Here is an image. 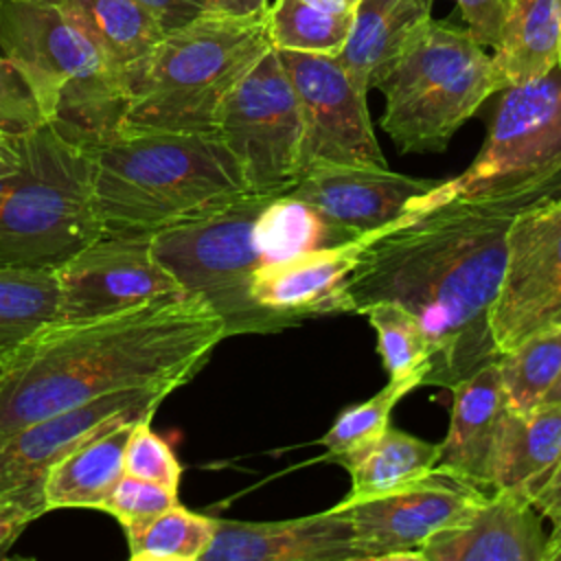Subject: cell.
<instances>
[{"instance_id":"obj_24","label":"cell","mask_w":561,"mask_h":561,"mask_svg":"<svg viewBox=\"0 0 561 561\" xmlns=\"http://www.w3.org/2000/svg\"><path fill=\"white\" fill-rule=\"evenodd\" d=\"M134 423L127 421L92 436L48 469L44 480L46 513L57 508H101L125 473V447Z\"/></svg>"},{"instance_id":"obj_47","label":"cell","mask_w":561,"mask_h":561,"mask_svg":"<svg viewBox=\"0 0 561 561\" xmlns=\"http://www.w3.org/2000/svg\"><path fill=\"white\" fill-rule=\"evenodd\" d=\"M559 18H561V0H559Z\"/></svg>"},{"instance_id":"obj_20","label":"cell","mask_w":561,"mask_h":561,"mask_svg":"<svg viewBox=\"0 0 561 561\" xmlns=\"http://www.w3.org/2000/svg\"><path fill=\"white\" fill-rule=\"evenodd\" d=\"M451 421L438 456V471L451 473L480 489L493 484L495 456L508 412L495 362L449 388Z\"/></svg>"},{"instance_id":"obj_43","label":"cell","mask_w":561,"mask_h":561,"mask_svg":"<svg viewBox=\"0 0 561 561\" xmlns=\"http://www.w3.org/2000/svg\"><path fill=\"white\" fill-rule=\"evenodd\" d=\"M546 561H561V528H552L546 541Z\"/></svg>"},{"instance_id":"obj_1","label":"cell","mask_w":561,"mask_h":561,"mask_svg":"<svg viewBox=\"0 0 561 561\" xmlns=\"http://www.w3.org/2000/svg\"><path fill=\"white\" fill-rule=\"evenodd\" d=\"M561 193V162L482 193L443 180L421 204L370 232L346 283L351 313L375 302L412 311L432 348L423 386L451 388L500 357L491 309L500 294L515 217Z\"/></svg>"},{"instance_id":"obj_31","label":"cell","mask_w":561,"mask_h":561,"mask_svg":"<svg viewBox=\"0 0 561 561\" xmlns=\"http://www.w3.org/2000/svg\"><path fill=\"white\" fill-rule=\"evenodd\" d=\"M362 316L377 333L388 379H419L423 386L432 368V348L419 318L399 302H375Z\"/></svg>"},{"instance_id":"obj_29","label":"cell","mask_w":561,"mask_h":561,"mask_svg":"<svg viewBox=\"0 0 561 561\" xmlns=\"http://www.w3.org/2000/svg\"><path fill=\"white\" fill-rule=\"evenodd\" d=\"M348 11H327L307 0H274L265 22L270 44L276 50H296L335 57L353 26Z\"/></svg>"},{"instance_id":"obj_9","label":"cell","mask_w":561,"mask_h":561,"mask_svg":"<svg viewBox=\"0 0 561 561\" xmlns=\"http://www.w3.org/2000/svg\"><path fill=\"white\" fill-rule=\"evenodd\" d=\"M217 134L250 191L285 193L300 175L302 123L291 79L272 46L226 96Z\"/></svg>"},{"instance_id":"obj_41","label":"cell","mask_w":561,"mask_h":561,"mask_svg":"<svg viewBox=\"0 0 561 561\" xmlns=\"http://www.w3.org/2000/svg\"><path fill=\"white\" fill-rule=\"evenodd\" d=\"M20 164V151L15 145V136L0 131V178L15 171Z\"/></svg>"},{"instance_id":"obj_2","label":"cell","mask_w":561,"mask_h":561,"mask_svg":"<svg viewBox=\"0 0 561 561\" xmlns=\"http://www.w3.org/2000/svg\"><path fill=\"white\" fill-rule=\"evenodd\" d=\"M224 337V320L188 291L112 316L55 320L2 353L0 434L118 390L173 392Z\"/></svg>"},{"instance_id":"obj_38","label":"cell","mask_w":561,"mask_h":561,"mask_svg":"<svg viewBox=\"0 0 561 561\" xmlns=\"http://www.w3.org/2000/svg\"><path fill=\"white\" fill-rule=\"evenodd\" d=\"M541 517L552 522V528H561V462L548 476V480L530 497Z\"/></svg>"},{"instance_id":"obj_45","label":"cell","mask_w":561,"mask_h":561,"mask_svg":"<svg viewBox=\"0 0 561 561\" xmlns=\"http://www.w3.org/2000/svg\"><path fill=\"white\" fill-rule=\"evenodd\" d=\"M24 2H48V4H59V0H24Z\"/></svg>"},{"instance_id":"obj_11","label":"cell","mask_w":561,"mask_h":561,"mask_svg":"<svg viewBox=\"0 0 561 561\" xmlns=\"http://www.w3.org/2000/svg\"><path fill=\"white\" fill-rule=\"evenodd\" d=\"M489 324L497 353L561 329V193L515 217Z\"/></svg>"},{"instance_id":"obj_32","label":"cell","mask_w":561,"mask_h":561,"mask_svg":"<svg viewBox=\"0 0 561 561\" xmlns=\"http://www.w3.org/2000/svg\"><path fill=\"white\" fill-rule=\"evenodd\" d=\"M419 386V379H388V383L377 394L342 410L329 432L320 438L327 449L324 458L344 465L348 458L375 443L390 425V414L394 405Z\"/></svg>"},{"instance_id":"obj_3","label":"cell","mask_w":561,"mask_h":561,"mask_svg":"<svg viewBox=\"0 0 561 561\" xmlns=\"http://www.w3.org/2000/svg\"><path fill=\"white\" fill-rule=\"evenodd\" d=\"M92 193L101 234L153 237L250 186L217 131H142L92 145Z\"/></svg>"},{"instance_id":"obj_37","label":"cell","mask_w":561,"mask_h":561,"mask_svg":"<svg viewBox=\"0 0 561 561\" xmlns=\"http://www.w3.org/2000/svg\"><path fill=\"white\" fill-rule=\"evenodd\" d=\"M145 4L164 26V31L178 28L208 11L204 0H138Z\"/></svg>"},{"instance_id":"obj_18","label":"cell","mask_w":561,"mask_h":561,"mask_svg":"<svg viewBox=\"0 0 561 561\" xmlns=\"http://www.w3.org/2000/svg\"><path fill=\"white\" fill-rule=\"evenodd\" d=\"M368 237L370 232H362L344 243L265 265L252 285L254 302L280 329L316 316L351 313L346 283Z\"/></svg>"},{"instance_id":"obj_28","label":"cell","mask_w":561,"mask_h":561,"mask_svg":"<svg viewBox=\"0 0 561 561\" xmlns=\"http://www.w3.org/2000/svg\"><path fill=\"white\" fill-rule=\"evenodd\" d=\"M123 530L134 561H202L215 535V517L173 504Z\"/></svg>"},{"instance_id":"obj_10","label":"cell","mask_w":561,"mask_h":561,"mask_svg":"<svg viewBox=\"0 0 561 561\" xmlns=\"http://www.w3.org/2000/svg\"><path fill=\"white\" fill-rule=\"evenodd\" d=\"M169 394L164 388L118 390L0 434V497L35 522L46 513L44 480L57 460L105 430L153 416Z\"/></svg>"},{"instance_id":"obj_22","label":"cell","mask_w":561,"mask_h":561,"mask_svg":"<svg viewBox=\"0 0 561 561\" xmlns=\"http://www.w3.org/2000/svg\"><path fill=\"white\" fill-rule=\"evenodd\" d=\"M59 7L99 46L129 96L138 70L167 33L160 20L138 0H59Z\"/></svg>"},{"instance_id":"obj_26","label":"cell","mask_w":561,"mask_h":561,"mask_svg":"<svg viewBox=\"0 0 561 561\" xmlns=\"http://www.w3.org/2000/svg\"><path fill=\"white\" fill-rule=\"evenodd\" d=\"M440 447L394 425L348 458L342 467L351 473V491L342 504L373 500L430 476L438 465Z\"/></svg>"},{"instance_id":"obj_34","label":"cell","mask_w":561,"mask_h":561,"mask_svg":"<svg viewBox=\"0 0 561 561\" xmlns=\"http://www.w3.org/2000/svg\"><path fill=\"white\" fill-rule=\"evenodd\" d=\"M178 504V491L158 482L123 473L99 511L110 513L121 526L149 519Z\"/></svg>"},{"instance_id":"obj_27","label":"cell","mask_w":561,"mask_h":561,"mask_svg":"<svg viewBox=\"0 0 561 561\" xmlns=\"http://www.w3.org/2000/svg\"><path fill=\"white\" fill-rule=\"evenodd\" d=\"M57 267L0 265V353L57 320Z\"/></svg>"},{"instance_id":"obj_36","label":"cell","mask_w":561,"mask_h":561,"mask_svg":"<svg viewBox=\"0 0 561 561\" xmlns=\"http://www.w3.org/2000/svg\"><path fill=\"white\" fill-rule=\"evenodd\" d=\"M467 22L469 33L489 48H495L504 28L511 0H454Z\"/></svg>"},{"instance_id":"obj_8","label":"cell","mask_w":561,"mask_h":561,"mask_svg":"<svg viewBox=\"0 0 561 561\" xmlns=\"http://www.w3.org/2000/svg\"><path fill=\"white\" fill-rule=\"evenodd\" d=\"M274 193H245L234 202L151 237L156 256L226 327V337L278 333L280 324L252 298L256 274L272 265L259 215Z\"/></svg>"},{"instance_id":"obj_13","label":"cell","mask_w":561,"mask_h":561,"mask_svg":"<svg viewBox=\"0 0 561 561\" xmlns=\"http://www.w3.org/2000/svg\"><path fill=\"white\" fill-rule=\"evenodd\" d=\"M57 283L59 322L112 316L186 291L147 234H101L57 267Z\"/></svg>"},{"instance_id":"obj_42","label":"cell","mask_w":561,"mask_h":561,"mask_svg":"<svg viewBox=\"0 0 561 561\" xmlns=\"http://www.w3.org/2000/svg\"><path fill=\"white\" fill-rule=\"evenodd\" d=\"M320 9H327V11H348V13H355L359 0H307Z\"/></svg>"},{"instance_id":"obj_17","label":"cell","mask_w":561,"mask_h":561,"mask_svg":"<svg viewBox=\"0 0 561 561\" xmlns=\"http://www.w3.org/2000/svg\"><path fill=\"white\" fill-rule=\"evenodd\" d=\"M202 561H368L348 515L340 506L283 519H215Z\"/></svg>"},{"instance_id":"obj_14","label":"cell","mask_w":561,"mask_h":561,"mask_svg":"<svg viewBox=\"0 0 561 561\" xmlns=\"http://www.w3.org/2000/svg\"><path fill=\"white\" fill-rule=\"evenodd\" d=\"M561 162V66L504 88L486 142L460 175L456 193H482Z\"/></svg>"},{"instance_id":"obj_15","label":"cell","mask_w":561,"mask_h":561,"mask_svg":"<svg viewBox=\"0 0 561 561\" xmlns=\"http://www.w3.org/2000/svg\"><path fill=\"white\" fill-rule=\"evenodd\" d=\"M484 497L480 486L434 469L399 491L335 506L348 515L368 561H397L419 559L430 537L460 526Z\"/></svg>"},{"instance_id":"obj_25","label":"cell","mask_w":561,"mask_h":561,"mask_svg":"<svg viewBox=\"0 0 561 561\" xmlns=\"http://www.w3.org/2000/svg\"><path fill=\"white\" fill-rule=\"evenodd\" d=\"M493 61L504 85L539 79L561 66L559 0H511Z\"/></svg>"},{"instance_id":"obj_30","label":"cell","mask_w":561,"mask_h":561,"mask_svg":"<svg viewBox=\"0 0 561 561\" xmlns=\"http://www.w3.org/2000/svg\"><path fill=\"white\" fill-rule=\"evenodd\" d=\"M506 405L513 412L539 408L561 375V329L533 335L495 359Z\"/></svg>"},{"instance_id":"obj_44","label":"cell","mask_w":561,"mask_h":561,"mask_svg":"<svg viewBox=\"0 0 561 561\" xmlns=\"http://www.w3.org/2000/svg\"><path fill=\"white\" fill-rule=\"evenodd\" d=\"M543 403H561V375H559L557 383L552 386V390L548 392V397H546Z\"/></svg>"},{"instance_id":"obj_21","label":"cell","mask_w":561,"mask_h":561,"mask_svg":"<svg viewBox=\"0 0 561 561\" xmlns=\"http://www.w3.org/2000/svg\"><path fill=\"white\" fill-rule=\"evenodd\" d=\"M434 0H359L346 44L335 55L359 92L401 53L408 39L432 20Z\"/></svg>"},{"instance_id":"obj_23","label":"cell","mask_w":561,"mask_h":561,"mask_svg":"<svg viewBox=\"0 0 561 561\" xmlns=\"http://www.w3.org/2000/svg\"><path fill=\"white\" fill-rule=\"evenodd\" d=\"M561 462V403H541L530 412L508 408L495 456V491L533 497Z\"/></svg>"},{"instance_id":"obj_6","label":"cell","mask_w":561,"mask_h":561,"mask_svg":"<svg viewBox=\"0 0 561 561\" xmlns=\"http://www.w3.org/2000/svg\"><path fill=\"white\" fill-rule=\"evenodd\" d=\"M0 53L20 66L61 134L90 147L118 134L127 88L59 4L0 0Z\"/></svg>"},{"instance_id":"obj_19","label":"cell","mask_w":561,"mask_h":561,"mask_svg":"<svg viewBox=\"0 0 561 561\" xmlns=\"http://www.w3.org/2000/svg\"><path fill=\"white\" fill-rule=\"evenodd\" d=\"M530 497L493 491L456 528L436 533L419 552L421 561H546L548 535Z\"/></svg>"},{"instance_id":"obj_16","label":"cell","mask_w":561,"mask_h":561,"mask_svg":"<svg viewBox=\"0 0 561 561\" xmlns=\"http://www.w3.org/2000/svg\"><path fill=\"white\" fill-rule=\"evenodd\" d=\"M443 180L412 178L388 167H316L287 191L351 232L390 226L421 204Z\"/></svg>"},{"instance_id":"obj_4","label":"cell","mask_w":561,"mask_h":561,"mask_svg":"<svg viewBox=\"0 0 561 561\" xmlns=\"http://www.w3.org/2000/svg\"><path fill=\"white\" fill-rule=\"evenodd\" d=\"M270 48L265 13L206 11L167 31L129 88L118 134L217 131L226 96Z\"/></svg>"},{"instance_id":"obj_12","label":"cell","mask_w":561,"mask_h":561,"mask_svg":"<svg viewBox=\"0 0 561 561\" xmlns=\"http://www.w3.org/2000/svg\"><path fill=\"white\" fill-rule=\"evenodd\" d=\"M278 57L300 110V175L316 167H388L366 94L351 83L337 59L296 50H278Z\"/></svg>"},{"instance_id":"obj_40","label":"cell","mask_w":561,"mask_h":561,"mask_svg":"<svg viewBox=\"0 0 561 561\" xmlns=\"http://www.w3.org/2000/svg\"><path fill=\"white\" fill-rule=\"evenodd\" d=\"M208 11L228 15H261L267 11V0H204Z\"/></svg>"},{"instance_id":"obj_5","label":"cell","mask_w":561,"mask_h":561,"mask_svg":"<svg viewBox=\"0 0 561 561\" xmlns=\"http://www.w3.org/2000/svg\"><path fill=\"white\" fill-rule=\"evenodd\" d=\"M20 164L0 178V265L59 267L101 237L92 147L44 123L15 134Z\"/></svg>"},{"instance_id":"obj_46","label":"cell","mask_w":561,"mask_h":561,"mask_svg":"<svg viewBox=\"0 0 561 561\" xmlns=\"http://www.w3.org/2000/svg\"><path fill=\"white\" fill-rule=\"evenodd\" d=\"M0 373H2V353H0Z\"/></svg>"},{"instance_id":"obj_33","label":"cell","mask_w":561,"mask_h":561,"mask_svg":"<svg viewBox=\"0 0 561 561\" xmlns=\"http://www.w3.org/2000/svg\"><path fill=\"white\" fill-rule=\"evenodd\" d=\"M125 473L175 491L180 486L182 465L169 443L151 430V416L136 421L129 432L125 447Z\"/></svg>"},{"instance_id":"obj_39","label":"cell","mask_w":561,"mask_h":561,"mask_svg":"<svg viewBox=\"0 0 561 561\" xmlns=\"http://www.w3.org/2000/svg\"><path fill=\"white\" fill-rule=\"evenodd\" d=\"M33 522V517L18 504L0 497V554L18 539V535Z\"/></svg>"},{"instance_id":"obj_35","label":"cell","mask_w":561,"mask_h":561,"mask_svg":"<svg viewBox=\"0 0 561 561\" xmlns=\"http://www.w3.org/2000/svg\"><path fill=\"white\" fill-rule=\"evenodd\" d=\"M48 123L20 66L0 53V131L24 134Z\"/></svg>"},{"instance_id":"obj_7","label":"cell","mask_w":561,"mask_h":561,"mask_svg":"<svg viewBox=\"0 0 561 561\" xmlns=\"http://www.w3.org/2000/svg\"><path fill=\"white\" fill-rule=\"evenodd\" d=\"M383 99V131L401 151H443L451 136L504 79L493 55L469 33L427 20L375 77Z\"/></svg>"}]
</instances>
